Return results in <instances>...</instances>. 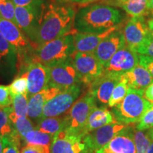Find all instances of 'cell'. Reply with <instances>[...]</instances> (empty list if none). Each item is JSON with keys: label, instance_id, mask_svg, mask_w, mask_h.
<instances>
[{"label": "cell", "instance_id": "cell-1", "mask_svg": "<svg viewBox=\"0 0 153 153\" xmlns=\"http://www.w3.org/2000/svg\"><path fill=\"white\" fill-rule=\"evenodd\" d=\"M76 13L74 7L71 5H43L37 27L29 38L35 48L74 31Z\"/></svg>", "mask_w": 153, "mask_h": 153}, {"label": "cell", "instance_id": "cell-2", "mask_svg": "<svg viewBox=\"0 0 153 153\" xmlns=\"http://www.w3.org/2000/svg\"><path fill=\"white\" fill-rule=\"evenodd\" d=\"M119 10L103 4L86 5L76 11L74 28L78 32L100 33L123 22Z\"/></svg>", "mask_w": 153, "mask_h": 153}, {"label": "cell", "instance_id": "cell-3", "mask_svg": "<svg viewBox=\"0 0 153 153\" xmlns=\"http://www.w3.org/2000/svg\"><path fill=\"white\" fill-rule=\"evenodd\" d=\"M71 33L57 38L38 47L32 55V63L39 62L48 67L68 60L75 51L74 45V33Z\"/></svg>", "mask_w": 153, "mask_h": 153}, {"label": "cell", "instance_id": "cell-4", "mask_svg": "<svg viewBox=\"0 0 153 153\" xmlns=\"http://www.w3.org/2000/svg\"><path fill=\"white\" fill-rule=\"evenodd\" d=\"M143 94L129 88L125 98L113 108V114L117 121L126 125L138 123L152 104L145 98Z\"/></svg>", "mask_w": 153, "mask_h": 153}, {"label": "cell", "instance_id": "cell-5", "mask_svg": "<svg viewBox=\"0 0 153 153\" xmlns=\"http://www.w3.org/2000/svg\"><path fill=\"white\" fill-rule=\"evenodd\" d=\"M70 58L83 85L89 86L104 73V67L95 56L94 52L74 51Z\"/></svg>", "mask_w": 153, "mask_h": 153}, {"label": "cell", "instance_id": "cell-6", "mask_svg": "<svg viewBox=\"0 0 153 153\" xmlns=\"http://www.w3.org/2000/svg\"><path fill=\"white\" fill-rule=\"evenodd\" d=\"M97 106V101L89 89L75 101L68 111V127L66 128L86 135L85 126L88 117Z\"/></svg>", "mask_w": 153, "mask_h": 153}, {"label": "cell", "instance_id": "cell-7", "mask_svg": "<svg viewBox=\"0 0 153 153\" xmlns=\"http://www.w3.org/2000/svg\"><path fill=\"white\" fill-rule=\"evenodd\" d=\"M81 92V84L72 86L61 91L48 101L44 106L41 118L62 116L73 106L75 101L79 99Z\"/></svg>", "mask_w": 153, "mask_h": 153}, {"label": "cell", "instance_id": "cell-8", "mask_svg": "<svg viewBox=\"0 0 153 153\" xmlns=\"http://www.w3.org/2000/svg\"><path fill=\"white\" fill-rule=\"evenodd\" d=\"M47 68L49 72L48 85L58 88L61 91L82 84L70 57Z\"/></svg>", "mask_w": 153, "mask_h": 153}, {"label": "cell", "instance_id": "cell-9", "mask_svg": "<svg viewBox=\"0 0 153 153\" xmlns=\"http://www.w3.org/2000/svg\"><path fill=\"white\" fill-rule=\"evenodd\" d=\"M128 126L116 121L86 134L84 137L86 153H96Z\"/></svg>", "mask_w": 153, "mask_h": 153}, {"label": "cell", "instance_id": "cell-10", "mask_svg": "<svg viewBox=\"0 0 153 153\" xmlns=\"http://www.w3.org/2000/svg\"><path fill=\"white\" fill-rule=\"evenodd\" d=\"M85 135L65 128L53 137L51 153H86Z\"/></svg>", "mask_w": 153, "mask_h": 153}, {"label": "cell", "instance_id": "cell-11", "mask_svg": "<svg viewBox=\"0 0 153 153\" xmlns=\"http://www.w3.org/2000/svg\"><path fill=\"white\" fill-rule=\"evenodd\" d=\"M139 64L138 53L125 45L118 50L104 66V72L121 76Z\"/></svg>", "mask_w": 153, "mask_h": 153}, {"label": "cell", "instance_id": "cell-12", "mask_svg": "<svg viewBox=\"0 0 153 153\" xmlns=\"http://www.w3.org/2000/svg\"><path fill=\"white\" fill-rule=\"evenodd\" d=\"M150 33L144 17H131L123 27L125 45L135 51L145 43Z\"/></svg>", "mask_w": 153, "mask_h": 153}, {"label": "cell", "instance_id": "cell-13", "mask_svg": "<svg viewBox=\"0 0 153 153\" xmlns=\"http://www.w3.org/2000/svg\"><path fill=\"white\" fill-rule=\"evenodd\" d=\"M125 24L124 23L118 29L107 36L94 51L95 56L104 67L108 62L113 55L125 45L123 29Z\"/></svg>", "mask_w": 153, "mask_h": 153}, {"label": "cell", "instance_id": "cell-14", "mask_svg": "<svg viewBox=\"0 0 153 153\" xmlns=\"http://www.w3.org/2000/svg\"><path fill=\"white\" fill-rule=\"evenodd\" d=\"M43 4L28 7H15V19L17 26L29 39L37 27L43 11Z\"/></svg>", "mask_w": 153, "mask_h": 153}, {"label": "cell", "instance_id": "cell-15", "mask_svg": "<svg viewBox=\"0 0 153 153\" xmlns=\"http://www.w3.org/2000/svg\"><path fill=\"white\" fill-rule=\"evenodd\" d=\"M134 128L128 125L96 153H137L133 137Z\"/></svg>", "mask_w": 153, "mask_h": 153}, {"label": "cell", "instance_id": "cell-16", "mask_svg": "<svg viewBox=\"0 0 153 153\" xmlns=\"http://www.w3.org/2000/svg\"><path fill=\"white\" fill-rule=\"evenodd\" d=\"M120 76L104 72L100 77L89 86V89L92 93L97 102L104 105L108 104L111 94L120 81Z\"/></svg>", "mask_w": 153, "mask_h": 153}, {"label": "cell", "instance_id": "cell-17", "mask_svg": "<svg viewBox=\"0 0 153 153\" xmlns=\"http://www.w3.org/2000/svg\"><path fill=\"white\" fill-rule=\"evenodd\" d=\"M28 79V99L48 85L49 72L46 66L39 62L30 63L26 70Z\"/></svg>", "mask_w": 153, "mask_h": 153}, {"label": "cell", "instance_id": "cell-18", "mask_svg": "<svg viewBox=\"0 0 153 153\" xmlns=\"http://www.w3.org/2000/svg\"><path fill=\"white\" fill-rule=\"evenodd\" d=\"M124 24L123 22L118 26L113 27L100 33H82L77 30L74 33V50L76 52L90 53L94 52L97 46L107 36L109 35L114 30L118 29L121 25Z\"/></svg>", "mask_w": 153, "mask_h": 153}, {"label": "cell", "instance_id": "cell-19", "mask_svg": "<svg viewBox=\"0 0 153 153\" xmlns=\"http://www.w3.org/2000/svg\"><path fill=\"white\" fill-rule=\"evenodd\" d=\"M61 90L58 88L48 85L41 91L28 99V117L34 120L41 118L44 106Z\"/></svg>", "mask_w": 153, "mask_h": 153}, {"label": "cell", "instance_id": "cell-20", "mask_svg": "<svg viewBox=\"0 0 153 153\" xmlns=\"http://www.w3.org/2000/svg\"><path fill=\"white\" fill-rule=\"evenodd\" d=\"M120 78L125 80L129 88L141 92H144L153 82V77L150 72L140 64L131 71L122 74Z\"/></svg>", "mask_w": 153, "mask_h": 153}, {"label": "cell", "instance_id": "cell-21", "mask_svg": "<svg viewBox=\"0 0 153 153\" xmlns=\"http://www.w3.org/2000/svg\"><path fill=\"white\" fill-rule=\"evenodd\" d=\"M117 120L114 114L104 107H97L93 108L88 117L85 126V133L87 134L106 125L113 123Z\"/></svg>", "mask_w": 153, "mask_h": 153}, {"label": "cell", "instance_id": "cell-22", "mask_svg": "<svg viewBox=\"0 0 153 153\" xmlns=\"http://www.w3.org/2000/svg\"><path fill=\"white\" fill-rule=\"evenodd\" d=\"M68 127V116H60L57 117L41 118L38 120L36 129L39 130L55 136L56 134Z\"/></svg>", "mask_w": 153, "mask_h": 153}, {"label": "cell", "instance_id": "cell-23", "mask_svg": "<svg viewBox=\"0 0 153 153\" xmlns=\"http://www.w3.org/2000/svg\"><path fill=\"white\" fill-rule=\"evenodd\" d=\"M54 136L51 134L44 133L35 129L26 134L23 140L26 145H31L41 148L46 153H51Z\"/></svg>", "mask_w": 153, "mask_h": 153}, {"label": "cell", "instance_id": "cell-24", "mask_svg": "<svg viewBox=\"0 0 153 153\" xmlns=\"http://www.w3.org/2000/svg\"><path fill=\"white\" fill-rule=\"evenodd\" d=\"M121 8L131 17H144L150 11L148 0H128Z\"/></svg>", "mask_w": 153, "mask_h": 153}, {"label": "cell", "instance_id": "cell-25", "mask_svg": "<svg viewBox=\"0 0 153 153\" xmlns=\"http://www.w3.org/2000/svg\"><path fill=\"white\" fill-rule=\"evenodd\" d=\"M10 119L12 122L14 131L21 139L24 140L28 132L36 129L28 117H17L12 112L10 114Z\"/></svg>", "mask_w": 153, "mask_h": 153}, {"label": "cell", "instance_id": "cell-26", "mask_svg": "<svg viewBox=\"0 0 153 153\" xmlns=\"http://www.w3.org/2000/svg\"><path fill=\"white\" fill-rule=\"evenodd\" d=\"M13 111L12 106L0 107V136L5 137L10 135L14 130L10 114Z\"/></svg>", "mask_w": 153, "mask_h": 153}, {"label": "cell", "instance_id": "cell-27", "mask_svg": "<svg viewBox=\"0 0 153 153\" xmlns=\"http://www.w3.org/2000/svg\"><path fill=\"white\" fill-rule=\"evenodd\" d=\"M12 113L17 117H28V97L27 94H17L12 97Z\"/></svg>", "mask_w": 153, "mask_h": 153}, {"label": "cell", "instance_id": "cell-28", "mask_svg": "<svg viewBox=\"0 0 153 153\" xmlns=\"http://www.w3.org/2000/svg\"><path fill=\"white\" fill-rule=\"evenodd\" d=\"M128 89L129 87L126 83V82L123 79L120 78V81L115 87L111 96V98L108 104V106L111 108H114V107L117 106L118 104H120L122 100L125 98Z\"/></svg>", "mask_w": 153, "mask_h": 153}, {"label": "cell", "instance_id": "cell-29", "mask_svg": "<svg viewBox=\"0 0 153 153\" xmlns=\"http://www.w3.org/2000/svg\"><path fill=\"white\" fill-rule=\"evenodd\" d=\"M9 89L11 97L17 94H27L28 79L26 72H25L15 78L9 86Z\"/></svg>", "mask_w": 153, "mask_h": 153}, {"label": "cell", "instance_id": "cell-30", "mask_svg": "<svg viewBox=\"0 0 153 153\" xmlns=\"http://www.w3.org/2000/svg\"><path fill=\"white\" fill-rule=\"evenodd\" d=\"M133 137L135 148H136V152L148 153L151 141L148 133H145L143 131H140L136 128H134Z\"/></svg>", "mask_w": 153, "mask_h": 153}, {"label": "cell", "instance_id": "cell-31", "mask_svg": "<svg viewBox=\"0 0 153 153\" xmlns=\"http://www.w3.org/2000/svg\"><path fill=\"white\" fill-rule=\"evenodd\" d=\"M21 139L13 131L8 136L3 137V153H20L19 147L21 146Z\"/></svg>", "mask_w": 153, "mask_h": 153}, {"label": "cell", "instance_id": "cell-32", "mask_svg": "<svg viewBox=\"0 0 153 153\" xmlns=\"http://www.w3.org/2000/svg\"><path fill=\"white\" fill-rule=\"evenodd\" d=\"M15 7L16 6L12 0H0V17L11 21L16 24L15 19Z\"/></svg>", "mask_w": 153, "mask_h": 153}, {"label": "cell", "instance_id": "cell-33", "mask_svg": "<svg viewBox=\"0 0 153 153\" xmlns=\"http://www.w3.org/2000/svg\"><path fill=\"white\" fill-rule=\"evenodd\" d=\"M16 51L12 45L0 33V62L16 56Z\"/></svg>", "mask_w": 153, "mask_h": 153}, {"label": "cell", "instance_id": "cell-34", "mask_svg": "<svg viewBox=\"0 0 153 153\" xmlns=\"http://www.w3.org/2000/svg\"><path fill=\"white\" fill-rule=\"evenodd\" d=\"M153 128V104L145 113L140 120L136 126V128L140 131L150 130Z\"/></svg>", "mask_w": 153, "mask_h": 153}, {"label": "cell", "instance_id": "cell-35", "mask_svg": "<svg viewBox=\"0 0 153 153\" xmlns=\"http://www.w3.org/2000/svg\"><path fill=\"white\" fill-rule=\"evenodd\" d=\"M136 52L138 54H142L153 57V35L150 33L145 43L137 48Z\"/></svg>", "mask_w": 153, "mask_h": 153}, {"label": "cell", "instance_id": "cell-36", "mask_svg": "<svg viewBox=\"0 0 153 153\" xmlns=\"http://www.w3.org/2000/svg\"><path fill=\"white\" fill-rule=\"evenodd\" d=\"M12 105V97L9 86L0 85V107H8Z\"/></svg>", "mask_w": 153, "mask_h": 153}, {"label": "cell", "instance_id": "cell-37", "mask_svg": "<svg viewBox=\"0 0 153 153\" xmlns=\"http://www.w3.org/2000/svg\"><path fill=\"white\" fill-rule=\"evenodd\" d=\"M139 64L146 69L153 77V57L142 54H138Z\"/></svg>", "mask_w": 153, "mask_h": 153}, {"label": "cell", "instance_id": "cell-38", "mask_svg": "<svg viewBox=\"0 0 153 153\" xmlns=\"http://www.w3.org/2000/svg\"><path fill=\"white\" fill-rule=\"evenodd\" d=\"M15 6L17 7H28L42 4L41 0H12Z\"/></svg>", "mask_w": 153, "mask_h": 153}, {"label": "cell", "instance_id": "cell-39", "mask_svg": "<svg viewBox=\"0 0 153 153\" xmlns=\"http://www.w3.org/2000/svg\"><path fill=\"white\" fill-rule=\"evenodd\" d=\"M20 153H46L45 151L38 146L26 145L20 150Z\"/></svg>", "mask_w": 153, "mask_h": 153}, {"label": "cell", "instance_id": "cell-40", "mask_svg": "<svg viewBox=\"0 0 153 153\" xmlns=\"http://www.w3.org/2000/svg\"><path fill=\"white\" fill-rule=\"evenodd\" d=\"M128 0H101L99 2L97 3L103 4H106L113 7H120V8H121L122 6Z\"/></svg>", "mask_w": 153, "mask_h": 153}, {"label": "cell", "instance_id": "cell-41", "mask_svg": "<svg viewBox=\"0 0 153 153\" xmlns=\"http://www.w3.org/2000/svg\"><path fill=\"white\" fill-rule=\"evenodd\" d=\"M143 96L147 100L153 104V82L146 88L144 94H143Z\"/></svg>", "mask_w": 153, "mask_h": 153}, {"label": "cell", "instance_id": "cell-42", "mask_svg": "<svg viewBox=\"0 0 153 153\" xmlns=\"http://www.w3.org/2000/svg\"><path fill=\"white\" fill-rule=\"evenodd\" d=\"M101 0H78L76 2L80 3L81 4H84L85 6L89 4H92L95 2H99Z\"/></svg>", "mask_w": 153, "mask_h": 153}, {"label": "cell", "instance_id": "cell-43", "mask_svg": "<svg viewBox=\"0 0 153 153\" xmlns=\"http://www.w3.org/2000/svg\"><path fill=\"white\" fill-rule=\"evenodd\" d=\"M147 24H148L149 30H150V33L153 35V19H148L147 21Z\"/></svg>", "mask_w": 153, "mask_h": 153}, {"label": "cell", "instance_id": "cell-44", "mask_svg": "<svg viewBox=\"0 0 153 153\" xmlns=\"http://www.w3.org/2000/svg\"><path fill=\"white\" fill-rule=\"evenodd\" d=\"M148 7L151 12L153 13V0H148Z\"/></svg>", "mask_w": 153, "mask_h": 153}, {"label": "cell", "instance_id": "cell-45", "mask_svg": "<svg viewBox=\"0 0 153 153\" xmlns=\"http://www.w3.org/2000/svg\"><path fill=\"white\" fill-rule=\"evenodd\" d=\"M148 153H153V140L150 141V146H149Z\"/></svg>", "mask_w": 153, "mask_h": 153}, {"label": "cell", "instance_id": "cell-46", "mask_svg": "<svg viewBox=\"0 0 153 153\" xmlns=\"http://www.w3.org/2000/svg\"><path fill=\"white\" fill-rule=\"evenodd\" d=\"M3 137L0 136V153H3Z\"/></svg>", "mask_w": 153, "mask_h": 153}, {"label": "cell", "instance_id": "cell-47", "mask_svg": "<svg viewBox=\"0 0 153 153\" xmlns=\"http://www.w3.org/2000/svg\"><path fill=\"white\" fill-rule=\"evenodd\" d=\"M148 135L150 137V138L151 139V140H153V128L150 129V131H148Z\"/></svg>", "mask_w": 153, "mask_h": 153}, {"label": "cell", "instance_id": "cell-48", "mask_svg": "<svg viewBox=\"0 0 153 153\" xmlns=\"http://www.w3.org/2000/svg\"><path fill=\"white\" fill-rule=\"evenodd\" d=\"M72 1H77L78 0H72Z\"/></svg>", "mask_w": 153, "mask_h": 153}, {"label": "cell", "instance_id": "cell-49", "mask_svg": "<svg viewBox=\"0 0 153 153\" xmlns=\"http://www.w3.org/2000/svg\"><path fill=\"white\" fill-rule=\"evenodd\" d=\"M152 15H153V13H152Z\"/></svg>", "mask_w": 153, "mask_h": 153}]
</instances>
